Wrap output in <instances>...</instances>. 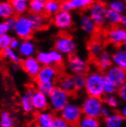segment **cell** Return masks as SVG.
<instances>
[{
  "mask_svg": "<svg viewBox=\"0 0 126 127\" xmlns=\"http://www.w3.org/2000/svg\"><path fill=\"white\" fill-rule=\"evenodd\" d=\"M124 120L120 113H112L109 116L104 119L105 127H122Z\"/></svg>",
  "mask_w": 126,
  "mask_h": 127,
  "instance_id": "26",
  "label": "cell"
},
{
  "mask_svg": "<svg viewBox=\"0 0 126 127\" xmlns=\"http://www.w3.org/2000/svg\"><path fill=\"white\" fill-rule=\"evenodd\" d=\"M112 113H111V111H110L109 109L108 108V107H106V106H103L102 110V115H101V116H102L104 119H105V118L109 116Z\"/></svg>",
  "mask_w": 126,
  "mask_h": 127,
  "instance_id": "47",
  "label": "cell"
},
{
  "mask_svg": "<svg viewBox=\"0 0 126 127\" xmlns=\"http://www.w3.org/2000/svg\"><path fill=\"white\" fill-rule=\"evenodd\" d=\"M20 65L25 73L29 77L34 79H35L36 77L38 76V73L42 67V65L38 61L37 58L34 56L24 58L22 61Z\"/></svg>",
  "mask_w": 126,
  "mask_h": 127,
  "instance_id": "11",
  "label": "cell"
},
{
  "mask_svg": "<svg viewBox=\"0 0 126 127\" xmlns=\"http://www.w3.org/2000/svg\"><path fill=\"white\" fill-rule=\"evenodd\" d=\"M13 32L17 37L21 40L31 39L35 30L28 15L17 16L16 23L13 29Z\"/></svg>",
  "mask_w": 126,
  "mask_h": 127,
  "instance_id": "2",
  "label": "cell"
},
{
  "mask_svg": "<svg viewBox=\"0 0 126 127\" xmlns=\"http://www.w3.org/2000/svg\"><path fill=\"white\" fill-rule=\"evenodd\" d=\"M57 1H60V2H63L64 0H57Z\"/></svg>",
  "mask_w": 126,
  "mask_h": 127,
  "instance_id": "51",
  "label": "cell"
},
{
  "mask_svg": "<svg viewBox=\"0 0 126 127\" xmlns=\"http://www.w3.org/2000/svg\"><path fill=\"white\" fill-rule=\"evenodd\" d=\"M29 17L33 24L35 31H39L45 28L48 25L47 15L44 14H32L30 13Z\"/></svg>",
  "mask_w": 126,
  "mask_h": 127,
  "instance_id": "24",
  "label": "cell"
},
{
  "mask_svg": "<svg viewBox=\"0 0 126 127\" xmlns=\"http://www.w3.org/2000/svg\"><path fill=\"white\" fill-rule=\"evenodd\" d=\"M103 79L104 75L97 71L91 72L86 75L85 90L88 96L102 98L105 95Z\"/></svg>",
  "mask_w": 126,
  "mask_h": 127,
  "instance_id": "1",
  "label": "cell"
},
{
  "mask_svg": "<svg viewBox=\"0 0 126 127\" xmlns=\"http://www.w3.org/2000/svg\"><path fill=\"white\" fill-rule=\"evenodd\" d=\"M36 58H37L38 61L41 63L42 66L53 65L49 51H39L36 54Z\"/></svg>",
  "mask_w": 126,
  "mask_h": 127,
  "instance_id": "37",
  "label": "cell"
},
{
  "mask_svg": "<svg viewBox=\"0 0 126 127\" xmlns=\"http://www.w3.org/2000/svg\"><path fill=\"white\" fill-rule=\"evenodd\" d=\"M96 0H64L61 2V9L65 11H76L88 9Z\"/></svg>",
  "mask_w": 126,
  "mask_h": 127,
  "instance_id": "12",
  "label": "cell"
},
{
  "mask_svg": "<svg viewBox=\"0 0 126 127\" xmlns=\"http://www.w3.org/2000/svg\"><path fill=\"white\" fill-rule=\"evenodd\" d=\"M103 102L102 98L88 96L81 106L83 116L99 119L102 115Z\"/></svg>",
  "mask_w": 126,
  "mask_h": 127,
  "instance_id": "4",
  "label": "cell"
},
{
  "mask_svg": "<svg viewBox=\"0 0 126 127\" xmlns=\"http://www.w3.org/2000/svg\"><path fill=\"white\" fill-rule=\"evenodd\" d=\"M105 75L118 88L126 83V70L117 66L111 67L106 71Z\"/></svg>",
  "mask_w": 126,
  "mask_h": 127,
  "instance_id": "14",
  "label": "cell"
},
{
  "mask_svg": "<svg viewBox=\"0 0 126 127\" xmlns=\"http://www.w3.org/2000/svg\"><path fill=\"white\" fill-rule=\"evenodd\" d=\"M73 80L76 91H80L86 87V75H73Z\"/></svg>",
  "mask_w": 126,
  "mask_h": 127,
  "instance_id": "38",
  "label": "cell"
},
{
  "mask_svg": "<svg viewBox=\"0 0 126 127\" xmlns=\"http://www.w3.org/2000/svg\"><path fill=\"white\" fill-rule=\"evenodd\" d=\"M21 39L19 38L18 37L16 38H13L12 40V42H11V44H10V48H12L13 50H19L20 45H21Z\"/></svg>",
  "mask_w": 126,
  "mask_h": 127,
  "instance_id": "45",
  "label": "cell"
},
{
  "mask_svg": "<svg viewBox=\"0 0 126 127\" xmlns=\"http://www.w3.org/2000/svg\"><path fill=\"white\" fill-rule=\"evenodd\" d=\"M14 8L9 0H4L0 3V17L3 20H6L12 16H15Z\"/></svg>",
  "mask_w": 126,
  "mask_h": 127,
  "instance_id": "23",
  "label": "cell"
},
{
  "mask_svg": "<svg viewBox=\"0 0 126 127\" xmlns=\"http://www.w3.org/2000/svg\"><path fill=\"white\" fill-rule=\"evenodd\" d=\"M53 25L62 32L70 29L74 25V17L71 12L60 10L52 19Z\"/></svg>",
  "mask_w": 126,
  "mask_h": 127,
  "instance_id": "9",
  "label": "cell"
},
{
  "mask_svg": "<svg viewBox=\"0 0 126 127\" xmlns=\"http://www.w3.org/2000/svg\"><path fill=\"white\" fill-rule=\"evenodd\" d=\"M61 10V2L57 0H47L45 4L44 15L47 16H53Z\"/></svg>",
  "mask_w": 126,
  "mask_h": 127,
  "instance_id": "28",
  "label": "cell"
},
{
  "mask_svg": "<svg viewBox=\"0 0 126 127\" xmlns=\"http://www.w3.org/2000/svg\"><path fill=\"white\" fill-rule=\"evenodd\" d=\"M37 84V90L40 92L49 96L53 90L56 88V81H52V82H46V83H38Z\"/></svg>",
  "mask_w": 126,
  "mask_h": 127,
  "instance_id": "32",
  "label": "cell"
},
{
  "mask_svg": "<svg viewBox=\"0 0 126 127\" xmlns=\"http://www.w3.org/2000/svg\"><path fill=\"white\" fill-rule=\"evenodd\" d=\"M107 9L108 7L100 1H96L88 8V14L92 18L98 27H102L107 23Z\"/></svg>",
  "mask_w": 126,
  "mask_h": 127,
  "instance_id": "8",
  "label": "cell"
},
{
  "mask_svg": "<svg viewBox=\"0 0 126 127\" xmlns=\"http://www.w3.org/2000/svg\"><path fill=\"white\" fill-rule=\"evenodd\" d=\"M103 88H104L105 95L106 96L113 95L115 93L118 91V87L107 77L105 74L104 75V79H103Z\"/></svg>",
  "mask_w": 126,
  "mask_h": 127,
  "instance_id": "34",
  "label": "cell"
},
{
  "mask_svg": "<svg viewBox=\"0 0 126 127\" xmlns=\"http://www.w3.org/2000/svg\"><path fill=\"white\" fill-rule=\"evenodd\" d=\"M88 51L90 56L96 59L104 52V45L100 41L93 40L89 43Z\"/></svg>",
  "mask_w": 126,
  "mask_h": 127,
  "instance_id": "27",
  "label": "cell"
},
{
  "mask_svg": "<svg viewBox=\"0 0 126 127\" xmlns=\"http://www.w3.org/2000/svg\"><path fill=\"white\" fill-rule=\"evenodd\" d=\"M11 2L15 15L19 16L25 15V13L29 11L30 0H9Z\"/></svg>",
  "mask_w": 126,
  "mask_h": 127,
  "instance_id": "25",
  "label": "cell"
},
{
  "mask_svg": "<svg viewBox=\"0 0 126 127\" xmlns=\"http://www.w3.org/2000/svg\"><path fill=\"white\" fill-rule=\"evenodd\" d=\"M18 51L22 58H26L33 57L36 53V45L31 39L22 40L21 45Z\"/></svg>",
  "mask_w": 126,
  "mask_h": 127,
  "instance_id": "18",
  "label": "cell"
},
{
  "mask_svg": "<svg viewBox=\"0 0 126 127\" xmlns=\"http://www.w3.org/2000/svg\"><path fill=\"white\" fill-rule=\"evenodd\" d=\"M12 38L13 37H12L9 34H0V48L1 50L9 48Z\"/></svg>",
  "mask_w": 126,
  "mask_h": 127,
  "instance_id": "40",
  "label": "cell"
},
{
  "mask_svg": "<svg viewBox=\"0 0 126 127\" xmlns=\"http://www.w3.org/2000/svg\"><path fill=\"white\" fill-rule=\"evenodd\" d=\"M47 0H30L29 12L32 14H44Z\"/></svg>",
  "mask_w": 126,
  "mask_h": 127,
  "instance_id": "30",
  "label": "cell"
},
{
  "mask_svg": "<svg viewBox=\"0 0 126 127\" xmlns=\"http://www.w3.org/2000/svg\"><path fill=\"white\" fill-rule=\"evenodd\" d=\"M49 54L53 65L59 67V66L64 64V54H62L60 52L53 48L49 51Z\"/></svg>",
  "mask_w": 126,
  "mask_h": 127,
  "instance_id": "35",
  "label": "cell"
},
{
  "mask_svg": "<svg viewBox=\"0 0 126 127\" xmlns=\"http://www.w3.org/2000/svg\"><path fill=\"white\" fill-rule=\"evenodd\" d=\"M67 67L72 75H87L89 70L88 62L75 54L68 57Z\"/></svg>",
  "mask_w": 126,
  "mask_h": 127,
  "instance_id": "7",
  "label": "cell"
},
{
  "mask_svg": "<svg viewBox=\"0 0 126 127\" xmlns=\"http://www.w3.org/2000/svg\"><path fill=\"white\" fill-rule=\"evenodd\" d=\"M104 102L106 103V105H108L112 108H116L119 106L118 99H117L115 96H114L113 95L106 96L104 98Z\"/></svg>",
  "mask_w": 126,
  "mask_h": 127,
  "instance_id": "41",
  "label": "cell"
},
{
  "mask_svg": "<svg viewBox=\"0 0 126 127\" xmlns=\"http://www.w3.org/2000/svg\"><path fill=\"white\" fill-rule=\"evenodd\" d=\"M60 75L58 67L54 65L42 66L38 76L34 79V81L36 84L52 82L56 81Z\"/></svg>",
  "mask_w": 126,
  "mask_h": 127,
  "instance_id": "10",
  "label": "cell"
},
{
  "mask_svg": "<svg viewBox=\"0 0 126 127\" xmlns=\"http://www.w3.org/2000/svg\"><path fill=\"white\" fill-rule=\"evenodd\" d=\"M107 41L110 44L120 46L126 38V30L121 26H114L107 32L106 34Z\"/></svg>",
  "mask_w": 126,
  "mask_h": 127,
  "instance_id": "13",
  "label": "cell"
},
{
  "mask_svg": "<svg viewBox=\"0 0 126 127\" xmlns=\"http://www.w3.org/2000/svg\"><path fill=\"white\" fill-rule=\"evenodd\" d=\"M95 60L97 67L101 71H107L113 64L112 54L106 51H104Z\"/></svg>",
  "mask_w": 126,
  "mask_h": 127,
  "instance_id": "20",
  "label": "cell"
},
{
  "mask_svg": "<svg viewBox=\"0 0 126 127\" xmlns=\"http://www.w3.org/2000/svg\"><path fill=\"white\" fill-rule=\"evenodd\" d=\"M34 90L28 89L27 91L24 94L21 99V106L22 110L25 113H31L34 110V105H33V94Z\"/></svg>",
  "mask_w": 126,
  "mask_h": 127,
  "instance_id": "22",
  "label": "cell"
},
{
  "mask_svg": "<svg viewBox=\"0 0 126 127\" xmlns=\"http://www.w3.org/2000/svg\"><path fill=\"white\" fill-rule=\"evenodd\" d=\"M33 105L34 110L38 112L47 111L50 106L48 96L38 90H34L33 94Z\"/></svg>",
  "mask_w": 126,
  "mask_h": 127,
  "instance_id": "17",
  "label": "cell"
},
{
  "mask_svg": "<svg viewBox=\"0 0 126 127\" xmlns=\"http://www.w3.org/2000/svg\"><path fill=\"white\" fill-rule=\"evenodd\" d=\"M122 17V14L115 10H112L108 7L106 18H107V23L109 25H110L112 27L119 26L121 23Z\"/></svg>",
  "mask_w": 126,
  "mask_h": 127,
  "instance_id": "31",
  "label": "cell"
},
{
  "mask_svg": "<svg viewBox=\"0 0 126 127\" xmlns=\"http://www.w3.org/2000/svg\"><path fill=\"white\" fill-rule=\"evenodd\" d=\"M53 118L54 116L50 112H38L35 116L36 126L37 127H53Z\"/></svg>",
  "mask_w": 126,
  "mask_h": 127,
  "instance_id": "19",
  "label": "cell"
},
{
  "mask_svg": "<svg viewBox=\"0 0 126 127\" xmlns=\"http://www.w3.org/2000/svg\"><path fill=\"white\" fill-rule=\"evenodd\" d=\"M16 19H17V17L15 16H12L11 18H9V19H8L6 20H5L8 25H9L11 26V28L12 29V31H13V29H14V27H15V25L16 23Z\"/></svg>",
  "mask_w": 126,
  "mask_h": 127,
  "instance_id": "46",
  "label": "cell"
},
{
  "mask_svg": "<svg viewBox=\"0 0 126 127\" xmlns=\"http://www.w3.org/2000/svg\"><path fill=\"white\" fill-rule=\"evenodd\" d=\"M11 31H12V29L5 20L0 23V34H8Z\"/></svg>",
  "mask_w": 126,
  "mask_h": 127,
  "instance_id": "43",
  "label": "cell"
},
{
  "mask_svg": "<svg viewBox=\"0 0 126 127\" xmlns=\"http://www.w3.org/2000/svg\"><path fill=\"white\" fill-rule=\"evenodd\" d=\"M122 45H123V48H125L126 49V38H125V40L124 41V42H123Z\"/></svg>",
  "mask_w": 126,
  "mask_h": 127,
  "instance_id": "50",
  "label": "cell"
},
{
  "mask_svg": "<svg viewBox=\"0 0 126 127\" xmlns=\"http://www.w3.org/2000/svg\"><path fill=\"white\" fill-rule=\"evenodd\" d=\"M109 8L121 14H123L126 11V3L122 0H113L109 3Z\"/></svg>",
  "mask_w": 126,
  "mask_h": 127,
  "instance_id": "39",
  "label": "cell"
},
{
  "mask_svg": "<svg viewBox=\"0 0 126 127\" xmlns=\"http://www.w3.org/2000/svg\"><path fill=\"white\" fill-rule=\"evenodd\" d=\"M0 125H1V127H13L14 120L11 114L8 111L2 112L1 119H0Z\"/></svg>",
  "mask_w": 126,
  "mask_h": 127,
  "instance_id": "36",
  "label": "cell"
},
{
  "mask_svg": "<svg viewBox=\"0 0 126 127\" xmlns=\"http://www.w3.org/2000/svg\"><path fill=\"white\" fill-rule=\"evenodd\" d=\"M118 95L119 96V98L122 99V100L126 103V83L122 85V87H120L119 88H118Z\"/></svg>",
  "mask_w": 126,
  "mask_h": 127,
  "instance_id": "44",
  "label": "cell"
},
{
  "mask_svg": "<svg viewBox=\"0 0 126 127\" xmlns=\"http://www.w3.org/2000/svg\"><path fill=\"white\" fill-rule=\"evenodd\" d=\"M120 26L122 27L123 29H125L126 30V15H122L121 23H120Z\"/></svg>",
  "mask_w": 126,
  "mask_h": 127,
  "instance_id": "49",
  "label": "cell"
},
{
  "mask_svg": "<svg viewBox=\"0 0 126 127\" xmlns=\"http://www.w3.org/2000/svg\"><path fill=\"white\" fill-rule=\"evenodd\" d=\"M54 49L66 56L74 54L76 50V43L71 35L63 33L59 34L53 44Z\"/></svg>",
  "mask_w": 126,
  "mask_h": 127,
  "instance_id": "3",
  "label": "cell"
},
{
  "mask_svg": "<svg viewBox=\"0 0 126 127\" xmlns=\"http://www.w3.org/2000/svg\"><path fill=\"white\" fill-rule=\"evenodd\" d=\"M60 113V116H61L70 127H78L80 120L83 116L82 108L75 103H68Z\"/></svg>",
  "mask_w": 126,
  "mask_h": 127,
  "instance_id": "5",
  "label": "cell"
},
{
  "mask_svg": "<svg viewBox=\"0 0 126 127\" xmlns=\"http://www.w3.org/2000/svg\"><path fill=\"white\" fill-rule=\"evenodd\" d=\"M112 58L115 66L126 70V49L125 48H117L112 54Z\"/></svg>",
  "mask_w": 126,
  "mask_h": 127,
  "instance_id": "21",
  "label": "cell"
},
{
  "mask_svg": "<svg viewBox=\"0 0 126 127\" xmlns=\"http://www.w3.org/2000/svg\"><path fill=\"white\" fill-rule=\"evenodd\" d=\"M56 84H57V87L64 90L70 96L76 95L77 93L74 83L73 76L69 74H60L56 80Z\"/></svg>",
  "mask_w": 126,
  "mask_h": 127,
  "instance_id": "15",
  "label": "cell"
},
{
  "mask_svg": "<svg viewBox=\"0 0 126 127\" xmlns=\"http://www.w3.org/2000/svg\"><path fill=\"white\" fill-rule=\"evenodd\" d=\"M78 127H100V123L97 118L83 116L79 121Z\"/></svg>",
  "mask_w": 126,
  "mask_h": 127,
  "instance_id": "33",
  "label": "cell"
},
{
  "mask_svg": "<svg viewBox=\"0 0 126 127\" xmlns=\"http://www.w3.org/2000/svg\"><path fill=\"white\" fill-rule=\"evenodd\" d=\"M79 26L80 29L86 34H93L99 27L87 13H83L79 18Z\"/></svg>",
  "mask_w": 126,
  "mask_h": 127,
  "instance_id": "16",
  "label": "cell"
},
{
  "mask_svg": "<svg viewBox=\"0 0 126 127\" xmlns=\"http://www.w3.org/2000/svg\"><path fill=\"white\" fill-rule=\"evenodd\" d=\"M2 55L4 58L12 62L13 64H21L22 61L19 53L16 52L15 50H13L10 47L2 50Z\"/></svg>",
  "mask_w": 126,
  "mask_h": 127,
  "instance_id": "29",
  "label": "cell"
},
{
  "mask_svg": "<svg viewBox=\"0 0 126 127\" xmlns=\"http://www.w3.org/2000/svg\"><path fill=\"white\" fill-rule=\"evenodd\" d=\"M119 113L122 115V116L124 118V120H126V103L122 106V108L121 109V110L119 111Z\"/></svg>",
  "mask_w": 126,
  "mask_h": 127,
  "instance_id": "48",
  "label": "cell"
},
{
  "mask_svg": "<svg viewBox=\"0 0 126 127\" xmlns=\"http://www.w3.org/2000/svg\"><path fill=\"white\" fill-rule=\"evenodd\" d=\"M53 127H70V126L61 116H54L53 120Z\"/></svg>",
  "mask_w": 126,
  "mask_h": 127,
  "instance_id": "42",
  "label": "cell"
},
{
  "mask_svg": "<svg viewBox=\"0 0 126 127\" xmlns=\"http://www.w3.org/2000/svg\"><path fill=\"white\" fill-rule=\"evenodd\" d=\"M70 96V95L64 90L59 87H56L52 94L48 96L51 110L55 113L60 112L69 103Z\"/></svg>",
  "mask_w": 126,
  "mask_h": 127,
  "instance_id": "6",
  "label": "cell"
}]
</instances>
